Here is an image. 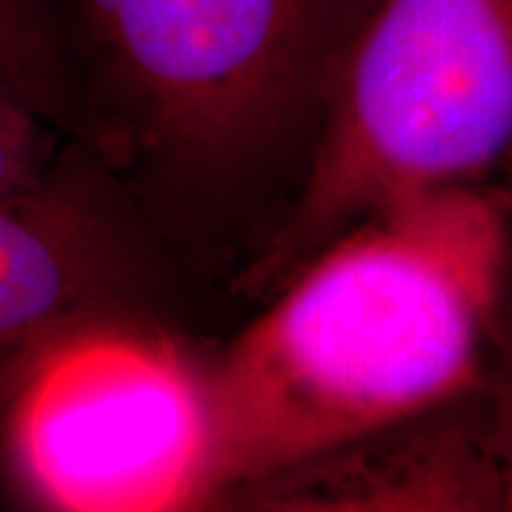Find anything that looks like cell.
I'll return each instance as SVG.
<instances>
[{"mask_svg":"<svg viewBox=\"0 0 512 512\" xmlns=\"http://www.w3.org/2000/svg\"><path fill=\"white\" fill-rule=\"evenodd\" d=\"M510 279L504 185L424 188L350 222L248 322L202 342L197 510L481 387Z\"/></svg>","mask_w":512,"mask_h":512,"instance_id":"cell-1","label":"cell"},{"mask_svg":"<svg viewBox=\"0 0 512 512\" xmlns=\"http://www.w3.org/2000/svg\"><path fill=\"white\" fill-rule=\"evenodd\" d=\"M57 3L80 86L77 143L228 291L299 197L376 0Z\"/></svg>","mask_w":512,"mask_h":512,"instance_id":"cell-2","label":"cell"},{"mask_svg":"<svg viewBox=\"0 0 512 512\" xmlns=\"http://www.w3.org/2000/svg\"><path fill=\"white\" fill-rule=\"evenodd\" d=\"M512 171V0H376L350 46L302 191L231 282L262 305L382 202Z\"/></svg>","mask_w":512,"mask_h":512,"instance_id":"cell-3","label":"cell"},{"mask_svg":"<svg viewBox=\"0 0 512 512\" xmlns=\"http://www.w3.org/2000/svg\"><path fill=\"white\" fill-rule=\"evenodd\" d=\"M94 333L55 348L0 410V481L26 510H197L200 348Z\"/></svg>","mask_w":512,"mask_h":512,"instance_id":"cell-4","label":"cell"},{"mask_svg":"<svg viewBox=\"0 0 512 512\" xmlns=\"http://www.w3.org/2000/svg\"><path fill=\"white\" fill-rule=\"evenodd\" d=\"M237 308L77 140L0 194V353L43 359L94 333L217 339Z\"/></svg>","mask_w":512,"mask_h":512,"instance_id":"cell-5","label":"cell"},{"mask_svg":"<svg viewBox=\"0 0 512 512\" xmlns=\"http://www.w3.org/2000/svg\"><path fill=\"white\" fill-rule=\"evenodd\" d=\"M214 510L510 512L487 382L254 478Z\"/></svg>","mask_w":512,"mask_h":512,"instance_id":"cell-6","label":"cell"},{"mask_svg":"<svg viewBox=\"0 0 512 512\" xmlns=\"http://www.w3.org/2000/svg\"><path fill=\"white\" fill-rule=\"evenodd\" d=\"M66 140L0 77V194L43 177Z\"/></svg>","mask_w":512,"mask_h":512,"instance_id":"cell-7","label":"cell"},{"mask_svg":"<svg viewBox=\"0 0 512 512\" xmlns=\"http://www.w3.org/2000/svg\"><path fill=\"white\" fill-rule=\"evenodd\" d=\"M487 396H490V424H493L495 458L507 481L512 512V279L501 296L490 333L487 359Z\"/></svg>","mask_w":512,"mask_h":512,"instance_id":"cell-8","label":"cell"},{"mask_svg":"<svg viewBox=\"0 0 512 512\" xmlns=\"http://www.w3.org/2000/svg\"><path fill=\"white\" fill-rule=\"evenodd\" d=\"M40 365L35 356H18V353H0V410L20 390V384L32 376V370Z\"/></svg>","mask_w":512,"mask_h":512,"instance_id":"cell-9","label":"cell"},{"mask_svg":"<svg viewBox=\"0 0 512 512\" xmlns=\"http://www.w3.org/2000/svg\"><path fill=\"white\" fill-rule=\"evenodd\" d=\"M501 183H504V188L510 191V197H512V171H510V174H507V177H504V180H501Z\"/></svg>","mask_w":512,"mask_h":512,"instance_id":"cell-10","label":"cell"}]
</instances>
